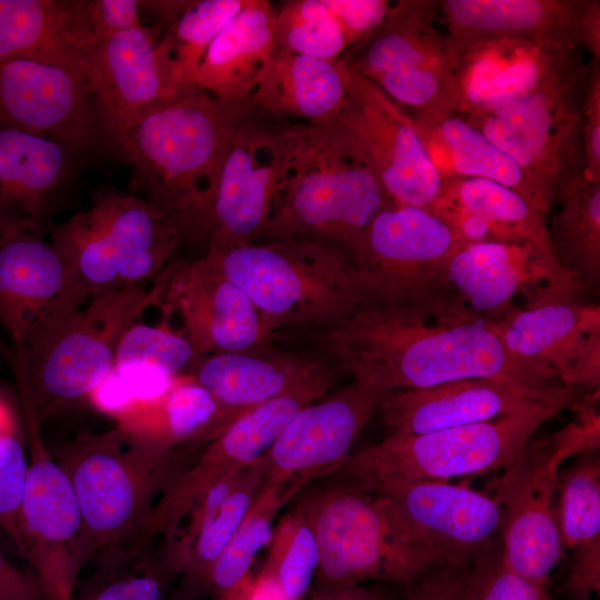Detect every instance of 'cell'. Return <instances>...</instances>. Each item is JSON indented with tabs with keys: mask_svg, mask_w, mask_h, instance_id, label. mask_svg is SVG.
I'll list each match as a JSON object with an SVG mask.
<instances>
[{
	"mask_svg": "<svg viewBox=\"0 0 600 600\" xmlns=\"http://www.w3.org/2000/svg\"><path fill=\"white\" fill-rule=\"evenodd\" d=\"M438 3L454 60L466 48L498 38L569 39L579 44L580 0H441Z\"/></svg>",
	"mask_w": 600,
	"mask_h": 600,
	"instance_id": "32",
	"label": "cell"
},
{
	"mask_svg": "<svg viewBox=\"0 0 600 600\" xmlns=\"http://www.w3.org/2000/svg\"><path fill=\"white\" fill-rule=\"evenodd\" d=\"M572 551L563 591L570 600H591L600 590V540Z\"/></svg>",
	"mask_w": 600,
	"mask_h": 600,
	"instance_id": "52",
	"label": "cell"
},
{
	"mask_svg": "<svg viewBox=\"0 0 600 600\" xmlns=\"http://www.w3.org/2000/svg\"><path fill=\"white\" fill-rule=\"evenodd\" d=\"M583 390L566 394L528 391L489 379H463L381 393L376 414L388 434H421L494 420L551 406L574 410Z\"/></svg>",
	"mask_w": 600,
	"mask_h": 600,
	"instance_id": "24",
	"label": "cell"
},
{
	"mask_svg": "<svg viewBox=\"0 0 600 600\" xmlns=\"http://www.w3.org/2000/svg\"><path fill=\"white\" fill-rule=\"evenodd\" d=\"M332 127L370 168L391 201L432 206L441 179L409 117L351 69L348 96Z\"/></svg>",
	"mask_w": 600,
	"mask_h": 600,
	"instance_id": "16",
	"label": "cell"
},
{
	"mask_svg": "<svg viewBox=\"0 0 600 600\" xmlns=\"http://www.w3.org/2000/svg\"><path fill=\"white\" fill-rule=\"evenodd\" d=\"M114 421L129 444L152 453L211 442L222 431L217 401L187 374L177 376L164 393L132 404Z\"/></svg>",
	"mask_w": 600,
	"mask_h": 600,
	"instance_id": "33",
	"label": "cell"
},
{
	"mask_svg": "<svg viewBox=\"0 0 600 600\" xmlns=\"http://www.w3.org/2000/svg\"><path fill=\"white\" fill-rule=\"evenodd\" d=\"M276 49V9L246 0L208 47L194 84L222 102H249Z\"/></svg>",
	"mask_w": 600,
	"mask_h": 600,
	"instance_id": "30",
	"label": "cell"
},
{
	"mask_svg": "<svg viewBox=\"0 0 600 600\" xmlns=\"http://www.w3.org/2000/svg\"><path fill=\"white\" fill-rule=\"evenodd\" d=\"M276 341L301 344L381 392L463 379L496 380L546 394L577 389L514 358L490 320L448 296L418 304L369 302L331 324L279 332Z\"/></svg>",
	"mask_w": 600,
	"mask_h": 600,
	"instance_id": "1",
	"label": "cell"
},
{
	"mask_svg": "<svg viewBox=\"0 0 600 600\" xmlns=\"http://www.w3.org/2000/svg\"><path fill=\"white\" fill-rule=\"evenodd\" d=\"M158 307L180 317L182 334L197 353L268 347L261 319L249 297L201 256L173 258L154 277Z\"/></svg>",
	"mask_w": 600,
	"mask_h": 600,
	"instance_id": "20",
	"label": "cell"
},
{
	"mask_svg": "<svg viewBox=\"0 0 600 600\" xmlns=\"http://www.w3.org/2000/svg\"><path fill=\"white\" fill-rule=\"evenodd\" d=\"M556 201L548 228L554 254L582 290L592 289L600 278V181L582 169L559 184Z\"/></svg>",
	"mask_w": 600,
	"mask_h": 600,
	"instance_id": "38",
	"label": "cell"
},
{
	"mask_svg": "<svg viewBox=\"0 0 600 600\" xmlns=\"http://www.w3.org/2000/svg\"><path fill=\"white\" fill-rule=\"evenodd\" d=\"M76 600V599H74ZM77 600H84V599H77Z\"/></svg>",
	"mask_w": 600,
	"mask_h": 600,
	"instance_id": "57",
	"label": "cell"
},
{
	"mask_svg": "<svg viewBox=\"0 0 600 600\" xmlns=\"http://www.w3.org/2000/svg\"><path fill=\"white\" fill-rule=\"evenodd\" d=\"M292 152L290 127L274 131L246 121L231 142L212 191L188 219L181 237L200 239L207 251L258 241Z\"/></svg>",
	"mask_w": 600,
	"mask_h": 600,
	"instance_id": "12",
	"label": "cell"
},
{
	"mask_svg": "<svg viewBox=\"0 0 600 600\" xmlns=\"http://www.w3.org/2000/svg\"><path fill=\"white\" fill-rule=\"evenodd\" d=\"M0 600H47L33 573L16 567L1 552Z\"/></svg>",
	"mask_w": 600,
	"mask_h": 600,
	"instance_id": "53",
	"label": "cell"
},
{
	"mask_svg": "<svg viewBox=\"0 0 600 600\" xmlns=\"http://www.w3.org/2000/svg\"><path fill=\"white\" fill-rule=\"evenodd\" d=\"M153 306H158L153 287L133 286L97 294L48 337L10 356L40 423L88 397L113 368L124 332Z\"/></svg>",
	"mask_w": 600,
	"mask_h": 600,
	"instance_id": "8",
	"label": "cell"
},
{
	"mask_svg": "<svg viewBox=\"0 0 600 600\" xmlns=\"http://www.w3.org/2000/svg\"><path fill=\"white\" fill-rule=\"evenodd\" d=\"M557 516L563 549L600 540V460L598 451L582 453L559 473Z\"/></svg>",
	"mask_w": 600,
	"mask_h": 600,
	"instance_id": "41",
	"label": "cell"
},
{
	"mask_svg": "<svg viewBox=\"0 0 600 600\" xmlns=\"http://www.w3.org/2000/svg\"><path fill=\"white\" fill-rule=\"evenodd\" d=\"M242 600H288L278 582L268 573L261 571L252 581Z\"/></svg>",
	"mask_w": 600,
	"mask_h": 600,
	"instance_id": "55",
	"label": "cell"
},
{
	"mask_svg": "<svg viewBox=\"0 0 600 600\" xmlns=\"http://www.w3.org/2000/svg\"><path fill=\"white\" fill-rule=\"evenodd\" d=\"M103 149L151 107L180 93L158 31L143 26L96 42L87 72Z\"/></svg>",
	"mask_w": 600,
	"mask_h": 600,
	"instance_id": "21",
	"label": "cell"
},
{
	"mask_svg": "<svg viewBox=\"0 0 600 600\" xmlns=\"http://www.w3.org/2000/svg\"><path fill=\"white\" fill-rule=\"evenodd\" d=\"M266 483L262 461L246 468L218 509L164 541L157 559L169 579L179 577L174 600H198L208 592L211 569Z\"/></svg>",
	"mask_w": 600,
	"mask_h": 600,
	"instance_id": "36",
	"label": "cell"
},
{
	"mask_svg": "<svg viewBox=\"0 0 600 600\" xmlns=\"http://www.w3.org/2000/svg\"><path fill=\"white\" fill-rule=\"evenodd\" d=\"M582 146L584 171L600 181V64H589L582 114Z\"/></svg>",
	"mask_w": 600,
	"mask_h": 600,
	"instance_id": "51",
	"label": "cell"
},
{
	"mask_svg": "<svg viewBox=\"0 0 600 600\" xmlns=\"http://www.w3.org/2000/svg\"><path fill=\"white\" fill-rule=\"evenodd\" d=\"M246 0L186 1L168 23L160 46L169 57L180 92L194 84L199 64L220 30L241 10Z\"/></svg>",
	"mask_w": 600,
	"mask_h": 600,
	"instance_id": "40",
	"label": "cell"
},
{
	"mask_svg": "<svg viewBox=\"0 0 600 600\" xmlns=\"http://www.w3.org/2000/svg\"><path fill=\"white\" fill-rule=\"evenodd\" d=\"M310 600H387V598L381 591L367 584L311 596Z\"/></svg>",
	"mask_w": 600,
	"mask_h": 600,
	"instance_id": "56",
	"label": "cell"
},
{
	"mask_svg": "<svg viewBox=\"0 0 600 600\" xmlns=\"http://www.w3.org/2000/svg\"><path fill=\"white\" fill-rule=\"evenodd\" d=\"M563 462L549 436L530 439L503 469L498 483L503 561L546 589L564 550L554 512Z\"/></svg>",
	"mask_w": 600,
	"mask_h": 600,
	"instance_id": "17",
	"label": "cell"
},
{
	"mask_svg": "<svg viewBox=\"0 0 600 600\" xmlns=\"http://www.w3.org/2000/svg\"><path fill=\"white\" fill-rule=\"evenodd\" d=\"M50 234L87 302L97 294L153 280L174 258L182 240L164 211L113 188L97 190L86 210L52 226Z\"/></svg>",
	"mask_w": 600,
	"mask_h": 600,
	"instance_id": "7",
	"label": "cell"
},
{
	"mask_svg": "<svg viewBox=\"0 0 600 600\" xmlns=\"http://www.w3.org/2000/svg\"><path fill=\"white\" fill-rule=\"evenodd\" d=\"M176 377L148 366H113L87 399L94 409L114 419L132 404L164 393Z\"/></svg>",
	"mask_w": 600,
	"mask_h": 600,
	"instance_id": "45",
	"label": "cell"
},
{
	"mask_svg": "<svg viewBox=\"0 0 600 600\" xmlns=\"http://www.w3.org/2000/svg\"><path fill=\"white\" fill-rule=\"evenodd\" d=\"M579 48L569 39L522 37L466 48L453 67L457 113H487L528 97L573 63Z\"/></svg>",
	"mask_w": 600,
	"mask_h": 600,
	"instance_id": "25",
	"label": "cell"
},
{
	"mask_svg": "<svg viewBox=\"0 0 600 600\" xmlns=\"http://www.w3.org/2000/svg\"><path fill=\"white\" fill-rule=\"evenodd\" d=\"M562 410L540 406L494 420L421 434H388L339 468L369 490L504 469L536 431Z\"/></svg>",
	"mask_w": 600,
	"mask_h": 600,
	"instance_id": "9",
	"label": "cell"
},
{
	"mask_svg": "<svg viewBox=\"0 0 600 600\" xmlns=\"http://www.w3.org/2000/svg\"><path fill=\"white\" fill-rule=\"evenodd\" d=\"M459 249L453 231L433 212L390 201L352 259L372 302L418 304L447 296L449 262Z\"/></svg>",
	"mask_w": 600,
	"mask_h": 600,
	"instance_id": "13",
	"label": "cell"
},
{
	"mask_svg": "<svg viewBox=\"0 0 600 600\" xmlns=\"http://www.w3.org/2000/svg\"><path fill=\"white\" fill-rule=\"evenodd\" d=\"M388 600V599H387Z\"/></svg>",
	"mask_w": 600,
	"mask_h": 600,
	"instance_id": "58",
	"label": "cell"
},
{
	"mask_svg": "<svg viewBox=\"0 0 600 600\" xmlns=\"http://www.w3.org/2000/svg\"><path fill=\"white\" fill-rule=\"evenodd\" d=\"M490 323L514 358L560 381L588 339L600 331V308L577 298L558 299L514 310Z\"/></svg>",
	"mask_w": 600,
	"mask_h": 600,
	"instance_id": "34",
	"label": "cell"
},
{
	"mask_svg": "<svg viewBox=\"0 0 600 600\" xmlns=\"http://www.w3.org/2000/svg\"><path fill=\"white\" fill-rule=\"evenodd\" d=\"M350 69L342 59L326 60L276 49L250 99L253 111L332 126L346 102Z\"/></svg>",
	"mask_w": 600,
	"mask_h": 600,
	"instance_id": "31",
	"label": "cell"
},
{
	"mask_svg": "<svg viewBox=\"0 0 600 600\" xmlns=\"http://www.w3.org/2000/svg\"><path fill=\"white\" fill-rule=\"evenodd\" d=\"M342 376H329L247 410L209 443L198 461L223 471H240L260 462L298 412L326 396Z\"/></svg>",
	"mask_w": 600,
	"mask_h": 600,
	"instance_id": "37",
	"label": "cell"
},
{
	"mask_svg": "<svg viewBox=\"0 0 600 600\" xmlns=\"http://www.w3.org/2000/svg\"><path fill=\"white\" fill-rule=\"evenodd\" d=\"M87 301L51 242L16 233L0 239V326L27 350Z\"/></svg>",
	"mask_w": 600,
	"mask_h": 600,
	"instance_id": "22",
	"label": "cell"
},
{
	"mask_svg": "<svg viewBox=\"0 0 600 600\" xmlns=\"http://www.w3.org/2000/svg\"><path fill=\"white\" fill-rule=\"evenodd\" d=\"M22 410L31 457L17 549L47 600H74L79 573L88 560L81 511L69 477L44 447L34 410Z\"/></svg>",
	"mask_w": 600,
	"mask_h": 600,
	"instance_id": "14",
	"label": "cell"
},
{
	"mask_svg": "<svg viewBox=\"0 0 600 600\" xmlns=\"http://www.w3.org/2000/svg\"><path fill=\"white\" fill-rule=\"evenodd\" d=\"M477 563L441 566L409 584L403 600H474Z\"/></svg>",
	"mask_w": 600,
	"mask_h": 600,
	"instance_id": "47",
	"label": "cell"
},
{
	"mask_svg": "<svg viewBox=\"0 0 600 600\" xmlns=\"http://www.w3.org/2000/svg\"><path fill=\"white\" fill-rule=\"evenodd\" d=\"M184 452L140 450L116 427L79 434L67 447L59 464L79 503L88 559L100 553L104 570L128 559L161 492L186 469Z\"/></svg>",
	"mask_w": 600,
	"mask_h": 600,
	"instance_id": "5",
	"label": "cell"
},
{
	"mask_svg": "<svg viewBox=\"0 0 600 600\" xmlns=\"http://www.w3.org/2000/svg\"><path fill=\"white\" fill-rule=\"evenodd\" d=\"M581 291L553 250L531 241L469 244L448 267L447 296L491 321Z\"/></svg>",
	"mask_w": 600,
	"mask_h": 600,
	"instance_id": "15",
	"label": "cell"
},
{
	"mask_svg": "<svg viewBox=\"0 0 600 600\" xmlns=\"http://www.w3.org/2000/svg\"><path fill=\"white\" fill-rule=\"evenodd\" d=\"M409 117V116H408ZM441 181L452 178H484L508 186L547 216L551 197L507 152L462 116L437 122L409 117Z\"/></svg>",
	"mask_w": 600,
	"mask_h": 600,
	"instance_id": "35",
	"label": "cell"
},
{
	"mask_svg": "<svg viewBox=\"0 0 600 600\" xmlns=\"http://www.w3.org/2000/svg\"><path fill=\"white\" fill-rule=\"evenodd\" d=\"M403 533L446 566H472L494 547L501 506L482 492L448 481H411L371 490Z\"/></svg>",
	"mask_w": 600,
	"mask_h": 600,
	"instance_id": "18",
	"label": "cell"
},
{
	"mask_svg": "<svg viewBox=\"0 0 600 600\" xmlns=\"http://www.w3.org/2000/svg\"><path fill=\"white\" fill-rule=\"evenodd\" d=\"M0 130L56 140L82 156L103 149L86 73L36 58L0 60Z\"/></svg>",
	"mask_w": 600,
	"mask_h": 600,
	"instance_id": "19",
	"label": "cell"
},
{
	"mask_svg": "<svg viewBox=\"0 0 600 600\" xmlns=\"http://www.w3.org/2000/svg\"><path fill=\"white\" fill-rule=\"evenodd\" d=\"M138 569L104 584L96 594L84 600H163L164 581L169 579L157 559H138Z\"/></svg>",
	"mask_w": 600,
	"mask_h": 600,
	"instance_id": "49",
	"label": "cell"
},
{
	"mask_svg": "<svg viewBox=\"0 0 600 600\" xmlns=\"http://www.w3.org/2000/svg\"><path fill=\"white\" fill-rule=\"evenodd\" d=\"M474 600H553L542 588L512 571L503 561L501 548H493L477 562Z\"/></svg>",
	"mask_w": 600,
	"mask_h": 600,
	"instance_id": "46",
	"label": "cell"
},
{
	"mask_svg": "<svg viewBox=\"0 0 600 600\" xmlns=\"http://www.w3.org/2000/svg\"><path fill=\"white\" fill-rule=\"evenodd\" d=\"M259 312L263 339L337 322L372 302L351 256L317 240L254 241L203 254Z\"/></svg>",
	"mask_w": 600,
	"mask_h": 600,
	"instance_id": "3",
	"label": "cell"
},
{
	"mask_svg": "<svg viewBox=\"0 0 600 600\" xmlns=\"http://www.w3.org/2000/svg\"><path fill=\"white\" fill-rule=\"evenodd\" d=\"M589 66L577 59L528 97L462 116L507 152L554 200L559 184L584 169L582 114Z\"/></svg>",
	"mask_w": 600,
	"mask_h": 600,
	"instance_id": "11",
	"label": "cell"
},
{
	"mask_svg": "<svg viewBox=\"0 0 600 600\" xmlns=\"http://www.w3.org/2000/svg\"><path fill=\"white\" fill-rule=\"evenodd\" d=\"M87 0H0V60L36 58L88 72Z\"/></svg>",
	"mask_w": 600,
	"mask_h": 600,
	"instance_id": "29",
	"label": "cell"
},
{
	"mask_svg": "<svg viewBox=\"0 0 600 600\" xmlns=\"http://www.w3.org/2000/svg\"><path fill=\"white\" fill-rule=\"evenodd\" d=\"M298 491L292 486L266 480L251 509L211 569L208 592L217 600H242L253 581L249 572L254 559L272 541L277 514Z\"/></svg>",
	"mask_w": 600,
	"mask_h": 600,
	"instance_id": "39",
	"label": "cell"
},
{
	"mask_svg": "<svg viewBox=\"0 0 600 600\" xmlns=\"http://www.w3.org/2000/svg\"><path fill=\"white\" fill-rule=\"evenodd\" d=\"M341 27L349 53L361 47L383 23L391 3L387 0H323Z\"/></svg>",
	"mask_w": 600,
	"mask_h": 600,
	"instance_id": "48",
	"label": "cell"
},
{
	"mask_svg": "<svg viewBox=\"0 0 600 600\" xmlns=\"http://www.w3.org/2000/svg\"><path fill=\"white\" fill-rule=\"evenodd\" d=\"M271 546L262 571L278 582L288 600H304L320 558L312 527L298 504L274 528Z\"/></svg>",
	"mask_w": 600,
	"mask_h": 600,
	"instance_id": "42",
	"label": "cell"
},
{
	"mask_svg": "<svg viewBox=\"0 0 600 600\" xmlns=\"http://www.w3.org/2000/svg\"><path fill=\"white\" fill-rule=\"evenodd\" d=\"M336 373L342 372L311 350L268 346L202 356L187 376L204 387L217 401L223 431L247 410Z\"/></svg>",
	"mask_w": 600,
	"mask_h": 600,
	"instance_id": "26",
	"label": "cell"
},
{
	"mask_svg": "<svg viewBox=\"0 0 600 600\" xmlns=\"http://www.w3.org/2000/svg\"><path fill=\"white\" fill-rule=\"evenodd\" d=\"M191 342L181 331L161 324H132L122 336L114 366L140 364L159 369L170 376L187 374L200 359Z\"/></svg>",
	"mask_w": 600,
	"mask_h": 600,
	"instance_id": "44",
	"label": "cell"
},
{
	"mask_svg": "<svg viewBox=\"0 0 600 600\" xmlns=\"http://www.w3.org/2000/svg\"><path fill=\"white\" fill-rule=\"evenodd\" d=\"M298 506L319 550L312 596L378 581L407 586L446 566L406 537L379 494L354 481L316 491Z\"/></svg>",
	"mask_w": 600,
	"mask_h": 600,
	"instance_id": "6",
	"label": "cell"
},
{
	"mask_svg": "<svg viewBox=\"0 0 600 600\" xmlns=\"http://www.w3.org/2000/svg\"><path fill=\"white\" fill-rule=\"evenodd\" d=\"M428 210L450 227L460 248L531 241L552 249L546 216L512 188L490 179L443 180Z\"/></svg>",
	"mask_w": 600,
	"mask_h": 600,
	"instance_id": "28",
	"label": "cell"
},
{
	"mask_svg": "<svg viewBox=\"0 0 600 600\" xmlns=\"http://www.w3.org/2000/svg\"><path fill=\"white\" fill-rule=\"evenodd\" d=\"M293 152L258 241L317 240L351 258L391 200L366 162L332 127H290Z\"/></svg>",
	"mask_w": 600,
	"mask_h": 600,
	"instance_id": "4",
	"label": "cell"
},
{
	"mask_svg": "<svg viewBox=\"0 0 600 600\" xmlns=\"http://www.w3.org/2000/svg\"><path fill=\"white\" fill-rule=\"evenodd\" d=\"M253 112L197 86L139 116L111 152L132 169L141 198L164 211L180 232L212 191L231 142Z\"/></svg>",
	"mask_w": 600,
	"mask_h": 600,
	"instance_id": "2",
	"label": "cell"
},
{
	"mask_svg": "<svg viewBox=\"0 0 600 600\" xmlns=\"http://www.w3.org/2000/svg\"><path fill=\"white\" fill-rule=\"evenodd\" d=\"M434 0L391 3L380 28L343 57L411 119L437 122L458 112L454 58L436 26Z\"/></svg>",
	"mask_w": 600,
	"mask_h": 600,
	"instance_id": "10",
	"label": "cell"
},
{
	"mask_svg": "<svg viewBox=\"0 0 600 600\" xmlns=\"http://www.w3.org/2000/svg\"><path fill=\"white\" fill-rule=\"evenodd\" d=\"M381 393L352 380L304 407L261 460L266 480L301 489L310 480L339 470L376 416Z\"/></svg>",
	"mask_w": 600,
	"mask_h": 600,
	"instance_id": "23",
	"label": "cell"
},
{
	"mask_svg": "<svg viewBox=\"0 0 600 600\" xmlns=\"http://www.w3.org/2000/svg\"><path fill=\"white\" fill-rule=\"evenodd\" d=\"M82 157L56 140L0 130V239L16 233L41 236Z\"/></svg>",
	"mask_w": 600,
	"mask_h": 600,
	"instance_id": "27",
	"label": "cell"
},
{
	"mask_svg": "<svg viewBox=\"0 0 600 600\" xmlns=\"http://www.w3.org/2000/svg\"><path fill=\"white\" fill-rule=\"evenodd\" d=\"M276 48L289 53L342 59L347 38L323 0H293L276 10Z\"/></svg>",
	"mask_w": 600,
	"mask_h": 600,
	"instance_id": "43",
	"label": "cell"
},
{
	"mask_svg": "<svg viewBox=\"0 0 600 600\" xmlns=\"http://www.w3.org/2000/svg\"><path fill=\"white\" fill-rule=\"evenodd\" d=\"M87 16L96 42L144 26L137 0H87Z\"/></svg>",
	"mask_w": 600,
	"mask_h": 600,
	"instance_id": "50",
	"label": "cell"
},
{
	"mask_svg": "<svg viewBox=\"0 0 600 600\" xmlns=\"http://www.w3.org/2000/svg\"><path fill=\"white\" fill-rule=\"evenodd\" d=\"M578 40L592 54V59L600 60V1L580 0L578 13Z\"/></svg>",
	"mask_w": 600,
	"mask_h": 600,
	"instance_id": "54",
	"label": "cell"
}]
</instances>
